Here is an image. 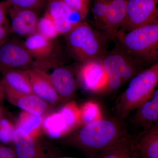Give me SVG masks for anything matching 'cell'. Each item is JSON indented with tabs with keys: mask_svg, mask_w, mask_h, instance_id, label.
I'll return each mask as SVG.
<instances>
[{
	"mask_svg": "<svg viewBox=\"0 0 158 158\" xmlns=\"http://www.w3.org/2000/svg\"><path fill=\"white\" fill-rule=\"evenodd\" d=\"M127 134L124 120L116 116L81 126L66 136L63 142L91 158Z\"/></svg>",
	"mask_w": 158,
	"mask_h": 158,
	"instance_id": "cell-1",
	"label": "cell"
},
{
	"mask_svg": "<svg viewBox=\"0 0 158 158\" xmlns=\"http://www.w3.org/2000/svg\"><path fill=\"white\" fill-rule=\"evenodd\" d=\"M116 39L126 52L141 62L157 63L158 20L128 32L118 31Z\"/></svg>",
	"mask_w": 158,
	"mask_h": 158,
	"instance_id": "cell-2",
	"label": "cell"
},
{
	"mask_svg": "<svg viewBox=\"0 0 158 158\" xmlns=\"http://www.w3.org/2000/svg\"><path fill=\"white\" fill-rule=\"evenodd\" d=\"M129 81L116 106V116L123 120L152 96L158 84V62L142 70Z\"/></svg>",
	"mask_w": 158,
	"mask_h": 158,
	"instance_id": "cell-3",
	"label": "cell"
},
{
	"mask_svg": "<svg viewBox=\"0 0 158 158\" xmlns=\"http://www.w3.org/2000/svg\"><path fill=\"white\" fill-rule=\"evenodd\" d=\"M65 35L69 49L81 63L100 59L106 53V47L109 39L84 20Z\"/></svg>",
	"mask_w": 158,
	"mask_h": 158,
	"instance_id": "cell-4",
	"label": "cell"
},
{
	"mask_svg": "<svg viewBox=\"0 0 158 158\" xmlns=\"http://www.w3.org/2000/svg\"><path fill=\"white\" fill-rule=\"evenodd\" d=\"M101 59L108 78L107 91L117 90L144 70L142 62L126 52L119 45L106 53Z\"/></svg>",
	"mask_w": 158,
	"mask_h": 158,
	"instance_id": "cell-5",
	"label": "cell"
},
{
	"mask_svg": "<svg viewBox=\"0 0 158 158\" xmlns=\"http://www.w3.org/2000/svg\"><path fill=\"white\" fill-rule=\"evenodd\" d=\"M31 68L40 72L48 79L62 102L69 101L74 95L77 84L73 73L58 60L35 61Z\"/></svg>",
	"mask_w": 158,
	"mask_h": 158,
	"instance_id": "cell-6",
	"label": "cell"
},
{
	"mask_svg": "<svg viewBox=\"0 0 158 158\" xmlns=\"http://www.w3.org/2000/svg\"><path fill=\"white\" fill-rule=\"evenodd\" d=\"M158 0H127L126 15L118 31L128 32L158 20Z\"/></svg>",
	"mask_w": 158,
	"mask_h": 158,
	"instance_id": "cell-7",
	"label": "cell"
},
{
	"mask_svg": "<svg viewBox=\"0 0 158 158\" xmlns=\"http://www.w3.org/2000/svg\"><path fill=\"white\" fill-rule=\"evenodd\" d=\"M23 42L9 39L0 46V69H27L34 60Z\"/></svg>",
	"mask_w": 158,
	"mask_h": 158,
	"instance_id": "cell-8",
	"label": "cell"
},
{
	"mask_svg": "<svg viewBox=\"0 0 158 158\" xmlns=\"http://www.w3.org/2000/svg\"><path fill=\"white\" fill-rule=\"evenodd\" d=\"M101 58L82 62L79 67L80 82L84 89L89 92L107 91L108 78Z\"/></svg>",
	"mask_w": 158,
	"mask_h": 158,
	"instance_id": "cell-9",
	"label": "cell"
},
{
	"mask_svg": "<svg viewBox=\"0 0 158 158\" xmlns=\"http://www.w3.org/2000/svg\"><path fill=\"white\" fill-rule=\"evenodd\" d=\"M55 24L60 35H65L75 26L85 19L61 0H50L46 11Z\"/></svg>",
	"mask_w": 158,
	"mask_h": 158,
	"instance_id": "cell-10",
	"label": "cell"
},
{
	"mask_svg": "<svg viewBox=\"0 0 158 158\" xmlns=\"http://www.w3.org/2000/svg\"><path fill=\"white\" fill-rule=\"evenodd\" d=\"M126 10L127 0H109L107 9L99 29L108 39H116L125 19Z\"/></svg>",
	"mask_w": 158,
	"mask_h": 158,
	"instance_id": "cell-11",
	"label": "cell"
},
{
	"mask_svg": "<svg viewBox=\"0 0 158 158\" xmlns=\"http://www.w3.org/2000/svg\"><path fill=\"white\" fill-rule=\"evenodd\" d=\"M8 12L11 19L10 26L12 32L27 37L37 32L39 18L36 11L11 6Z\"/></svg>",
	"mask_w": 158,
	"mask_h": 158,
	"instance_id": "cell-12",
	"label": "cell"
},
{
	"mask_svg": "<svg viewBox=\"0 0 158 158\" xmlns=\"http://www.w3.org/2000/svg\"><path fill=\"white\" fill-rule=\"evenodd\" d=\"M5 90L6 98L11 104L37 116H44L52 107L34 93L21 94Z\"/></svg>",
	"mask_w": 158,
	"mask_h": 158,
	"instance_id": "cell-13",
	"label": "cell"
},
{
	"mask_svg": "<svg viewBox=\"0 0 158 158\" xmlns=\"http://www.w3.org/2000/svg\"><path fill=\"white\" fill-rule=\"evenodd\" d=\"M38 138L27 135L16 127L11 145L16 158H48Z\"/></svg>",
	"mask_w": 158,
	"mask_h": 158,
	"instance_id": "cell-14",
	"label": "cell"
},
{
	"mask_svg": "<svg viewBox=\"0 0 158 158\" xmlns=\"http://www.w3.org/2000/svg\"><path fill=\"white\" fill-rule=\"evenodd\" d=\"M26 70L33 93L48 103L52 107L62 102L50 82L43 74L33 68Z\"/></svg>",
	"mask_w": 158,
	"mask_h": 158,
	"instance_id": "cell-15",
	"label": "cell"
},
{
	"mask_svg": "<svg viewBox=\"0 0 158 158\" xmlns=\"http://www.w3.org/2000/svg\"><path fill=\"white\" fill-rule=\"evenodd\" d=\"M4 90L21 94L32 93L31 82L26 69H0Z\"/></svg>",
	"mask_w": 158,
	"mask_h": 158,
	"instance_id": "cell-16",
	"label": "cell"
},
{
	"mask_svg": "<svg viewBox=\"0 0 158 158\" xmlns=\"http://www.w3.org/2000/svg\"><path fill=\"white\" fill-rule=\"evenodd\" d=\"M91 158H141L135 138L127 134Z\"/></svg>",
	"mask_w": 158,
	"mask_h": 158,
	"instance_id": "cell-17",
	"label": "cell"
},
{
	"mask_svg": "<svg viewBox=\"0 0 158 158\" xmlns=\"http://www.w3.org/2000/svg\"><path fill=\"white\" fill-rule=\"evenodd\" d=\"M24 45L34 61H44L54 59L53 40L35 32L26 37Z\"/></svg>",
	"mask_w": 158,
	"mask_h": 158,
	"instance_id": "cell-18",
	"label": "cell"
},
{
	"mask_svg": "<svg viewBox=\"0 0 158 158\" xmlns=\"http://www.w3.org/2000/svg\"><path fill=\"white\" fill-rule=\"evenodd\" d=\"M135 110L132 121L143 129H147L158 123V89H156L150 98Z\"/></svg>",
	"mask_w": 158,
	"mask_h": 158,
	"instance_id": "cell-19",
	"label": "cell"
},
{
	"mask_svg": "<svg viewBox=\"0 0 158 158\" xmlns=\"http://www.w3.org/2000/svg\"><path fill=\"white\" fill-rule=\"evenodd\" d=\"M135 139L141 158H158V123L144 130Z\"/></svg>",
	"mask_w": 158,
	"mask_h": 158,
	"instance_id": "cell-20",
	"label": "cell"
},
{
	"mask_svg": "<svg viewBox=\"0 0 158 158\" xmlns=\"http://www.w3.org/2000/svg\"><path fill=\"white\" fill-rule=\"evenodd\" d=\"M42 128L43 133L53 139L66 137L70 134L58 111L48 113L44 116Z\"/></svg>",
	"mask_w": 158,
	"mask_h": 158,
	"instance_id": "cell-21",
	"label": "cell"
},
{
	"mask_svg": "<svg viewBox=\"0 0 158 158\" xmlns=\"http://www.w3.org/2000/svg\"><path fill=\"white\" fill-rule=\"evenodd\" d=\"M44 116H37L22 111L19 114L15 126L27 135L38 138L42 132Z\"/></svg>",
	"mask_w": 158,
	"mask_h": 158,
	"instance_id": "cell-22",
	"label": "cell"
},
{
	"mask_svg": "<svg viewBox=\"0 0 158 158\" xmlns=\"http://www.w3.org/2000/svg\"><path fill=\"white\" fill-rule=\"evenodd\" d=\"M70 134L81 127L80 107L73 101L66 102L58 110Z\"/></svg>",
	"mask_w": 158,
	"mask_h": 158,
	"instance_id": "cell-23",
	"label": "cell"
},
{
	"mask_svg": "<svg viewBox=\"0 0 158 158\" xmlns=\"http://www.w3.org/2000/svg\"><path fill=\"white\" fill-rule=\"evenodd\" d=\"M81 126L103 118L101 110L96 102L89 101L80 107Z\"/></svg>",
	"mask_w": 158,
	"mask_h": 158,
	"instance_id": "cell-24",
	"label": "cell"
},
{
	"mask_svg": "<svg viewBox=\"0 0 158 158\" xmlns=\"http://www.w3.org/2000/svg\"><path fill=\"white\" fill-rule=\"evenodd\" d=\"M37 32L53 40L59 35L52 19L46 12L38 19Z\"/></svg>",
	"mask_w": 158,
	"mask_h": 158,
	"instance_id": "cell-25",
	"label": "cell"
},
{
	"mask_svg": "<svg viewBox=\"0 0 158 158\" xmlns=\"http://www.w3.org/2000/svg\"><path fill=\"white\" fill-rule=\"evenodd\" d=\"M15 129V124L11 119L3 116L0 119V143L12 145Z\"/></svg>",
	"mask_w": 158,
	"mask_h": 158,
	"instance_id": "cell-26",
	"label": "cell"
},
{
	"mask_svg": "<svg viewBox=\"0 0 158 158\" xmlns=\"http://www.w3.org/2000/svg\"><path fill=\"white\" fill-rule=\"evenodd\" d=\"M109 0H94L92 12L94 20V25L99 29L101 27L108 6Z\"/></svg>",
	"mask_w": 158,
	"mask_h": 158,
	"instance_id": "cell-27",
	"label": "cell"
},
{
	"mask_svg": "<svg viewBox=\"0 0 158 158\" xmlns=\"http://www.w3.org/2000/svg\"><path fill=\"white\" fill-rule=\"evenodd\" d=\"M69 8L78 12L84 18L88 14L90 0H61Z\"/></svg>",
	"mask_w": 158,
	"mask_h": 158,
	"instance_id": "cell-28",
	"label": "cell"
},
{
	"mask_svg": "<svg viewBox=\"0 0 158 158\" xmlns=\"http://www.w3.org/2000/svg\"><path fill=\"white\" fill-rule=\"evenodd\" d=\"M10 7H17L21 9L37 10L42 6L45 0H6Z\"/></svg>",
	"mask_w": 158,
	"mask_h": 158,
	"instance_id": "cell-29",
	"label": "cell"
},
{
	"mask_svg": "<svg viewBox=\"0 0 158 158\" xmlns=\"http://www.w3.org/2000/svg\"><path fill=\"white\" fill-rule=\"evenodd\" d=\"M0 158H16L12 145L0 143Z\"/></svg>",
	"mask_w": 158,
	"mask_h": 158,
	"instance_id": "cell-30",
	"label": "cell"
},
{
	"mask_svg": "<svg viewBox=\"0 0 158 158\" xmlns=\"http://www.w3.org/2000/svg\"><path fill=\"white\" fill-rule=\"evenodd\" d=\"M10 6L6 1L0 2V25L9 23L7 14Z\"/></svg>",
	"mask_w": 158,
	"mask_h": 158,
	"instance_id": "cell-31",
	"label": "cell"
},
{
	"mask_svg": "<svg viewBox=\"0 0 158 158\" xmlns=\"http://www.w3.org/2000/svg\"><path fill=\"white\" fill-rule=\"evenodd\" d=\"M11 33V27L9 23L0 25V46L9 39V35Z\"/></svg>",
	"mask_w": 158,
	"mask_h": 158,
	"instance_id": "cell-32",
	"label": "cell"
},
{
	"mask_svg": "<svg viewBox=\"0 0 158 158\" xmlns=\"http://www.w3.org/2000/svg\"><path fill=\"white\" fill-rule=\"evenodd\" d=\"M6 98L5 90L0 79V106L3 107L4 99Z\"/></svg>",
	"mask_w": 158,
	"mask_h": 158,
	"instance_id": "cell-33",
	"label": "cell"
},
{
	"mask_svg": "<svg viewBox=\"0 0 158 158\" xmlns=\"http://www.w3.org/2000/svg\"><path fill=\"white\" fill-rule=\"evenodd\" d=\"M4 116V108L0 106V119Z\"/></svg>",
	"mask_w": 158,
	"mask_h": 158,
	"instance_id": "cell-34",
	"label": "cell"
},
{
	"mask_svg": "<svg viewBox=\"0 0 158 158\" xmlns=\"http://www.w3.org/2000/svg\"><path fill=\"white\" fill-rule=\"evenodd\" d=\"M54 158H75L73 157H56Z\"/></svg>",
	"mask_w": 158,
	"mask_h": 158,
	"instance_id": "cell-35",
	"label": "cell"
}]
</instances>
